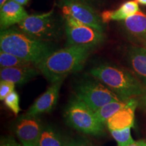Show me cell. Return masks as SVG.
Returning <instances> with one entry per match:
<instances>
[{"label": "cell", "instance_id": "cell-1", "mask_svg": "<svg viewBox=\"0 0 146 146\" xmlns=\"http://www.w3.org/2000/svg\"><path fill=\"white\" fill-rule=\"evenodd\" d=\"M90 50L87 47L67 46L50 53L36 67L49 81L56 83L82 70Z\"/></svg>", "mask_w": 146, "mask_h": 146}, {"label": "cell", "instance_id": "cell-2", "mask_svg": "<svg viewBox=\"0 0 146 146\" xmlns=\"http://www.w3.org/2000/svg\"><path fill=\"white\" fill-rule=\"evenodd\" d=\"M0 49L35 66L52 53L48 42L36 39L22 31L8 28L1 31Z\"/></svg>", "mask_w": 146, "mask_h": 146}, {"label": "cell", "instance_id": "cell-3", "mask_svg": "<svg viewBox=\"0 0 146 146\" xmlns=\"http://www.w3.org/2000/svg\"><path fill=\"white\" fill-rule=\"evenodd\" d=\"M90 74L123 100L133 99L146 93L143 85L138 78L116 66L100 64L91 69Z\"/></svg>", "mask_w": 146, "mask_h": 146}, {"label": "cell", "instance_id": "cell-4", "mask_svg": "<svg viewBox=\"0 0 146 146\" xmlns=\"http://www.w3.org/2000/svg\"><path fill=\"white\" fill-rule=\"evenodd\" d=\"M18 25L23 33L42 41H56L62 35L61 23L55 15L54 10L28 16Z\"/></svg>", "mask_w": 146, "mask_h": 146}, {"label": "cell", "instance_id": "cell-5", "mask_svg": "<svg viewBox=\"0 0 146 146\" xmlns=\"http://www.w3.org/2000/svg\"><path fill=\"white\" fill-rule=\"evenodd\" d=\"M65 117L68 125L80 132L95 136L104 134V125L96 113L76 96L69 101Z\"/></svg>", "mask_w": 146, "mask_h": 146}, {"label": "cell", "instance_id": "cell-6", "mask_svg": "<svg viewBox=\"0 0 146 146\" xmlns=\"http://www.w3.org/2000/svg\"><path fill=\"white\" fill-rule=\"evenodd\" d=\"M75 92L76 96L94 112L109 102L123 100L98 79L80 82L76 87Z\"/></svg>", "mask_w": 146, "mask_h": 146}, {"label": "cell", "instance_id": "cell-7", "mask_svg": "<svg viewBox=\"0 0 146 146\" xmlns=\"http://www.w3.org/2000/svg\"><path fill=\"white\" fill-rule=\"evenodd\" d=\"M65 33L67 38V46L96 47L105 39L104 32L85 25L70 16H64Z\"/></svg>", "mask_w": 146, "mask_h": 146}, {"label": "cell", "instance_id": "cell-8", "mask_svg": "<svg viewBox=\"0 0 146 146\" xmlns=\"http://www.w3.org/2000/svg\"><path fill=\"white\" fill-rule=\"evenodd\" d=\"M64 16H70L80 23L104 32L102 18L89 3L78 1L61 0L58 3Z\"/></svg>", "mask_w": 146, "mask_h": 146}, {"label": "cell", "instance_id": "cell-9", "mask_svg": "<svg viewBox=\"0 0 146 146\" xmlns=\"http://www.w3.org/2000/svg\"><path fill=\"white\" fill-rule=\"evenodd\" d=\"M43 127L36 116L25 114L15 125V132L23 146H39Z\"/></svg>", "mask_w": 146, "mask_h": 146}, {"label": "cell", "instance_id": "cell-10", "mask_svg": "<svg viewBox=\"0 0 146 146\" xmlns=\"http://www.w3.org/2000/svg\"><path fill=\"white\" fill-rule=\"evenodd\" d=\"M63 80L53 83L46 91L39 97L25 114L37 116L40 114L50 112L57 103L59 91Z\"/></svg>", "mask_w": 146, "mask_h": 146}, {"label": "cell", "instance_id": "cell-11", "mask_svg": "<svg viewBox=\"0 0 146 146\" xmlns=\"http://www.w3.org/2000/svg\"><path fill=\"white\" fill-rule=\"evenodd\" d=\"M27 11L22 5L13 0H8L0 8L1 31L19 24L28 16Z\"/></svg>", "mask_w": 146, "mask_h": 146}, {"label": "cell", "instance_id": "cell-12", "mask_svg": "<svg viewBox=\"0 0 146 146\" xmlns=\"http://www.w3.org/2000/svg\"><path fill=\"white\" fill-rule=\"evenodd\" d=\"M137 106L135 100H129L127 105L118 111L107 121V127L110 131L123 130L131 128L134 125L135 111Z\"/></svg>", "mask_w": 146, "mask_h": 146}, {"label": "cell", "instance_id": "cell-13", "mask_svg": "<svg viewBox=\"0 0 146 146\" xmlns=\"http://www.w3.org/2000/svg\"><path fill=\"white\" fill-rule=\"evenodd\" d=\"M37 68L30 66H17L1 68V80L10 81L14 84L23 85L33 79L39 74Z\"/></svg>", "mask_w": 146, "mask_h": 146}, {"label": "cell", "instance_id": "cell-14", "mask_svg": "<svg viewBox=\"0 0 146 146\" xmlns=\"http://www.w3.org/2000/svg\"><path fill=\"white\" fill-rule=\"evenodd\" d=\"M123 26L129 35L135 39L145 42L146 44V14L137 12L123 21Z\"/></svg>", "mask_w": 146, "mask_h": 146}, {"label": "cell", "instance_id": "cell-15", "mask_svg": "<svg viewBox=\"0 0 146 146\" xmlns=\"http://www.w3.org/2000/svg\"><path fill=\"white\" fill-rule=\"evenodd\" d=\"M138 12H139L138 3L136 1L129 0L123 3L116 10L103 12L101 14V18L104 23L111 21H125Z\"/></svg>", "mask_w": 146, "mask_h": 146}, {"label": "cell", "instance_id": "cell-16", "mask_svg": "<svg viewBox=\"0 0 146 146\" xmlns=\"http://www.w3.org/2000/svg\"><path fill=\"white\" fill-rule=\"evenodd\" d=\"M129 58L137 76L146 86V48L131 47L129 51Z\"/></svg>", "mask_w": 146, "mask_h": 146}, {"label": "cell", "instance_id": "cell-17", "mask_svg": "<svg viewBox=\"0 0 146 146\" xmlns=\"http://www.w3.org/2000/svg\"><path fill=\"white\" fill-rule=\"evenodd\" d=\"M129 100L113 101L104 105L95 112L97 118L103 125L106 123L110 118L112 117L118 111L127 105Z\"/></svg>", "mask_w": 146, "mask_h": 146}, {"label": "cell", "instance_id": "cell-18", "mask_svg": "<svg viewBox=\"0 0 146 146\" xmlns=\"http://www.w3.org/2000/svg\"><path fill=\"white\" fill-rule=\"evenodd\" d=\"M58 133L51 127H44L40 137L39 146H64Z\"/></svg>", "mask_w": 146, "mask_h": 146}, {"label": "cell", "instance_id": "cell-19", "mask_svg": "<svg viewBox=\"0 0 146 146\" xmlns=\"http://www.w3.org/2000/svg\"><path fill=\"white\" fill-rule=\"evenodd\" d=\"M34 65L30 62L24 60L9 53L0 51V66L1 68L17 66H30Z\"/></svg>", "mask_w": 146, "mask_h": 146}, {"label": "cell", "instance_id": "cell-20", "mask_svg": "<svg viewBox=\"0 0 146 146\" xmlns=\"http://www.w3.org/2000/svg\"><path fill=\"white\" fill-rule=\"evenodd\" d=\"M131 128H127L123 130L110 131L112 137L117 142L118 146H128L135 143L131 135Z\"/></svg>", "mask_w": 146, "mask_h": 146}, {"label": "cell", "instance_id": "cell-21", "mask_svg": "<svg viewBox=\"0 0 146 146\" xmlns=\"http://www.w3.org/2000/svg\"><path fill=\"white\" fill-rule=\"evenodd\" d=\"M5 105L10 109L15 114H18L21 111L20 108L19 96L15 91H12L3 100Z\"/></svg>", "mask_w": 146, "mask_h": 146}, {"label": "cell", "instance_id": "cell-22", "mask_svg": "<svg viewBox=\"0 0 146 146\" xmlns=\"http://www.w3.org/2000/svg\"><path fill=\"white\" fill-rule=\"evenodd\" d=\"M15 85L12 82L1 80L0 81V100L3 101L5 98L14 91Z\"/></svg>", "mask_w": 146, "mask_h": 146}, {"label": "cell", "instance_id": "cell-23", "mask_svg": "<svg viewBox=\"0 0 146 146\" xmlns=\"http://www.w3.org/2000/svg\"><path fill=\"white\" fill-rule=\"evenodd\" d=\"M0 146H21V145L18 143L13 138L6 137L1 139Z\"/></svg>", "mask_w": 146, "mask_h": 146}, {"label": "cell", "instance_id": "cell-24", "mask_svg": "<svg viewBox=\"0 0 146 146\" xmlns=\"http://www.w3.org/2000/svg\"><path fill=\"white\" fill-rule=\"evenodd\" d=\"M64 146H89V145H86V144H85V143H81V142L72 141H69V142H68V143H65Z\"/></svg>", "mask_w": 146, "mask_h": 146}, {"label": "cell", "instance_id": "cell-25", "mask_svg": "<svg viewBox=\"0 0 146 146\" xmlns=\"http://www.w3.org/2000/svg\"><path fill=\"white\" fill-rule=\"evenodd\" d=\"M128 146H146V140H139Z\"/></svg>", "mask_w": 146, "mask_h": 146}, {"label": "cell", "instance_id": "cell-26", "mask_svg": "<svg viewBox=\"0 0 146 146\" xmlns=\"http://www.w3.org/2000/svg\"><path fill=\"white\" fill-rule=\"evenodd\" d=\"M13 1H16V2H17L18 3H20V4L22 5H25L27 4V3L29 2V0H13Z\"/></svg>", "mask_w": 146, "mask_h": 146}, {"label": "cell", "instance_id": "cell-27", "mask_svg": "<svg viewBox=\"0 0 146 146\" xmlns=\"http://www.w3.org/2000/svg\"><path fill=\"white\" fill-rule=\"evenodd\" d=\"M70 1H82V2H85V3H89L92 2L93 1H94V0H70Z\"/></svg>", "mask_w": 146, "mask_h": 146}, {"label": "cell", "instance_id": "cell-28", "mask_svg": "<svg viewBox=\"0 0 146 146\" xmlns=\"http://www.w3.org/2000/svg\"><path fill=\"white\" fill-rule=\"evenodd\" d=\"M138 3H140L141 5H146V0H135Z\"/></svg>", "mask_w": 146, "mask_h": 146}, {"label": "cell", "instance_id": "cell-29", "mask_svg": "<svg viewBox=\"0 0 146 146\" xmlns=\"http://www.w3.org/2000/svg\"><path fill=\"white\" fill-rule=\"evenodd\" d=\"M8 1V0H0V8H1Z\"/></svg>", "mask_w": 146, "mask_h": 146}, {"label": "cell", "instance_id": "cell-30", "mask_svg": "<svg viewBox=\"0 0 146 146\" xmlns=\"http://www.w3.org/2000/svg\"><path fill=\"white\" fill-rule=\"evenodd\" d=\"M145 94H146V93H145ZM145 104L146 105V94H145Z\"/></svg>", "mask_w": 146, "mask_h": 146}, {"label": "cell", "instance_id": "cell-31", "mask_svg": "<svg viewBox=\"0 0 146 146\" xmlns=\"http://www.w3.org/2000/svg\"><path fill=\"white\" fill-rule=\"evenodd\" d=\"M145 48H146V44H145Z\"/></svg>", "mask_w": 146, "mask_h": 146}]
</instances>
